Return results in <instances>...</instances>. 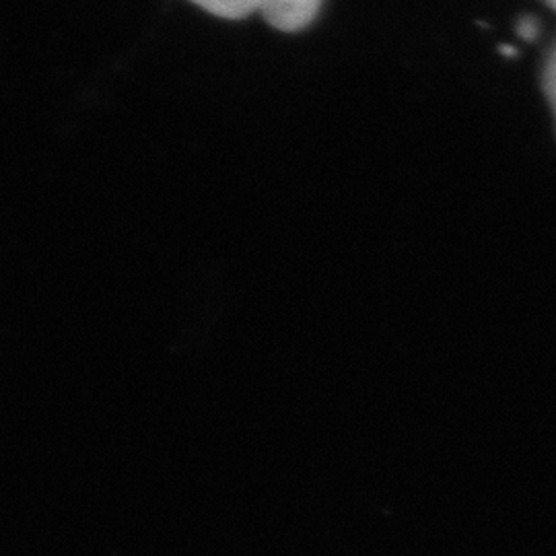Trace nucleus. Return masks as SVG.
I'll list each match as a JSON object with an SVG mask.
<instances>
[{"label": "nucleus", "instance_id": "1", "mask_svg": "<svg viewBox=\"0 0 556 556\" xmlns=\"http://www.w3.org/2000/svg\"><path fill=\"white\" fill-rule=\"evenodd\" d=\"M324 0H260L264 21L285 34H298L318 20Z\"/></svg>", "mask_w": 556, "mask_h": 556}, {"label": "nucleus", "instance_id": "2", "mask_svg": "<svg viewBox=\"0 0 556 556\" xmlns=\"http://www.w3.org/2000/svg\"><path fill=\"white\" fill-rule=\"evenodd\" d=\"M202 11L227 21H241L258 13L260 0H190Z\"/></svg>", "mask_w": 556, "mask_h": 556}, {"label": "nucleus", "instance_id": "3", "mask_svg": "<svg viewBox=\"0 0 556 556\" xmlns=\"http://www.w3.org/2000/svg\"><path fill=\"white\" fill-rule=\"evenodd\" d=\"M542 91L546 96V101L553 110V116L556 122V41L553 48L548 50L546 60H544V68H542Z\"/></svg>", "mask_w": 556, "mask_h": 556}, {"label": "nucleus", "instance_id": "4", "mask_svg": "<svg viewBox=\"0 0 556 556\" xmlns=\"http://www.w3.org/2000/svg\"><path fill=\"white\" fill-rule=\"evenodd\" d=\"M544 2H546V4H548L553 11H556V0H544Z\"/></svg>", "mask_w": 556, "mask_h": 556}]
</instances>
